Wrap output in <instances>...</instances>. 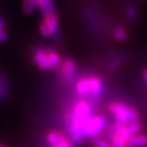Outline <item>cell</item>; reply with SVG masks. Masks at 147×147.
<instances>
[{"mask_svg": "<svg viewBox=\"0 0 147 147\" xmlns=\"http://www.w3.org/2000/svg\"><path fill=\"white\" fill-rule=\"evenodd\" d=\"M106 111L115 124L126 125L129 123L140 121L139 110L124 101L113 100L108 102L106 105Z\"/></svg>", "mask_w": 147, "mask_h": 147, "instance_id": "2", "label": "cell"}, {"mask_svg": "<svg viewBox=\"0 0 147 147\" xmlns=\"http://www.w3.org/2000/svg\"><path fill=\"white\" fill-rule=\"evenodd\" d=\"M33 62L40 71H50L49 64V48L39 47L33 52Z\"/></svg>", "mask_w": 147, "mask_h": 147, "instance_id": "7", "label": "cell"}, {"mask_svg": "<svg viewBox=\"0 0 147 147\" xmlns=\"http://www.w3.org/2000/svg\"><path fill=\"white\" fill-rule=\"evenodd\" d=\"M126 16L131 23H137L139 20V10L133 5H129L126 7Z\"/></svg>", "mask_w": 147, "mask_h": 147, "instance_id": "14", "label": "cell"}, {"mask_svg": "<svg viewBox=\"0 0 147 147\" xmlns=\"http://www.w3.org/2000/svg\"><path fill=\"white\" fill-rule=\"evenodd\" d=\"M8 39V34L5 29V22L1 16H0V43L5 42Z\"/></svg>", "mask_w": 147, "mask_h": 147, "instance_id": "17", "label": "cell"}, {"mask_svg": "<svg viewBox=\"0 0 147 147\" xmlns=\"http://www.w3.org/2000/svg\"><path fill=\"white\" fill-rule=\"evenodd\" d=\"M39 33L43 38H55L59 36V22L56 11L43 14L39 23Z\"/></svg>", "mask_w": 147, "mask_h": 147, "instance_id": "3", "label": "cell"}, {"mask_svg": "<svg viewBox=\"0 0 147 147\" xmlns=\"http://www.w3.org/2000/svg\"><path fill=\"white\" fill-rule=\"evenodd\" d=\"M67 134L58 130H51L45 135L46 145H54L67 137Z\"/></svg>", "mask_w": 147, "mask_h": 147, "instance_id": "11", "label": "cell"}, {"mask_svg": "<svg viewBox=\"0 0 147 147\" xmlns=\"http://www.w3.org/2000/svg\"><path fill=\"white\" fill-rule=\"evenodd\" d=\"M92 115L93 105L86 99H78L67 110L64 115L67 135L75 145L86 139L85 128Z\"/></svg>", "mask_w": 147, "mask_h": 147, "instance_id": "1", "label": "cell"}, {"mask_svg": "<svg viewBox=\"0 0 147 147\" xmlns=\"http://www.w3.org/2000/svg\"><path fill=\"white\" fill-rule=\"evenodd\" d=\"M35 10H38L43 14L55 11V5L53 0H34Z\"/></svg>", "mask_w": 147, "mask_h": 147, "instance_id": "9", "label": "cell"}, {"mask_svg": "<svg viewBox=\"0 0 147 147\" xmlns=\"http://www.w3.org/2000/svg\"><path fill=\"white\" fill-rule=\"evenodd\" d=\"M107 119L106 115L102 113H93L85 128L86 139H94L100 136L102 131H105L107 128Z\"/></svg>", "mask_w": 147, "mask_h": 147, "instance_id": "4", "label": "cell"}, {"mask_svg": "<svg viewBox=\"0 0 147 147\" xmlns=\"http://www.w3.org/2000/svg\"><path fill=\"white\" fill-rule=\"evenodd\" d=\"M111 36L117 43H124L129 39V30L124 25H115L111 30Z\"/></svg>", "mask_w": 147, "mask_h": 147, "instance_id": "8", "label": "cell"}, {"mask_svg": "<svg viewBox=\"0 0 147 147\" xmlns=\"http://www.w3.org/2000/svg\"><path fill=\"white\" fill-rule=\"evenodd\" d=\"M122 61H123V57L121 55H117V56L113 57L109 60V62H108V64H107L108 69H109V71H115L117 67H119V65L122 64Z\"/></svg>", "mask_w": 147, "mask_h": 147, "instance_id": "16", "label": "cell"}, {"mask_svg": "<svg viewBox=\"0 0 147 147\" xmlns=\"http://www.w3.org/2000/svg\"><path fill=\"white\" fill-rule=\"evenodd\" d=\"M142 79L147 85V67H145V69L142 71Z\"/></svg>", "mask_w": 147, "mask_h": 147, "instance_id": "18", "label": "cell"}, {"mask_svg": "<svg viewBox=\"0 0 147 147\" xmlns=\"http://www.w3.org/2000/svg\"><path fill=\"white\" fill-rule=\"evenodd\" d=\"M58 75L60 79L65 83L74 82L77 74V63L71 57H67L62 60V63L58 69ZM75 83V82H74Z\"/></svg>", "mask_w": 147, "mask_h": 147, "instance_id": "6", "label": "cell"}, {"mask_svg": "<svg viewBox=\"0 0 147 147\" xmlns=\"http://www.w3.org/2000/svg\"><path fill=\"white\" fill-rule=\"evenodd\" d=\"M84 18H85L86 23L91 27L92 31H94L95 33L100 32V25H99L98 18L94 12L90 9H86L84 11Z\"/></svg>", "mask_w": 147, "mask_h": 147, "instance_id": "12", "label": "cell"}, {"mask_svg": "<svg viewBox=\"0 0 147 147\" xmlns=\"http://www.w3.org/2000/svg\"><path fill=\"white\" fill-rule=\"evenodd\" d=\"M92 143H93V147H113L111 143L104 136H98L92 139Z\"/></svg>", "mask_w": 147, "mask_h": 147, "instance_id": "15", "label": "cell"}, {"mask_svg": "<svg viewBox=\"0 0 147 147\" xmlns=\"http://www.w3.org/2000/svg\"><path fill=\"white\" fill-rule=\"evenodd\" d=\"M0 147H8V146H6V145H4V144H0Z\"/></svg>", "mask_w": 147, "mask_h": 147, "instance_id": "19", "label": "cell"}, {"mask_svg": "<svg viewBox=\"0 0 147 147\" xmlns=\"http://www.w3.org/2000/svg\"><path fill=\"white\" fill-rule=\"evenodd\" d=\"M88 86H89V97L88 101L92 105L98 104L101 96L105 90V83L100 76L96 74H88Z\"/></svg>", "mask_w": 147, "mask_h": 147, "instance_id": "5", "label": "cell"}, {"mask_svg": "<svg viewBox=\"0 0 147 147\" xmlns=\"http://www.w3.org/2000/svg\"><path fill=\"white\" fill-rule=\"evenodd\" d=\"M8 96V82L3 74L0 73V101Z\"/></svg>", "mask_w": 147, "mask_h": 147, "instance_id": "13", "label": "cell"}, {"mask_svg": "<svg viewBox=\"0 0 147 147\" xmlns=\"http://www.w3.org/2000/svg\"><path fill=\"white\" fill-rule=\"evenodd\" d=\"M126 147H147V135L139 133L132 136L127 141Z\"/></svg>", "mask_w": 147, "mask_h": 147, "instance_id": "10", "label": "cell"}]
</instances>
